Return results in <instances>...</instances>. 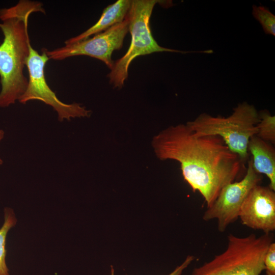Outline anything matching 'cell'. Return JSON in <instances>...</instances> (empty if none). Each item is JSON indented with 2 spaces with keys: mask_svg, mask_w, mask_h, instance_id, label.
Returning a JSON list of instances; mask_svg holds the SVG:
<instances>
[{
  "mask_svg": "<svg viewBox=\"0 0 275 275\" xmlns=\"http://www.w3.org/2000/svg\"><path fill=\"white\" fill-rule=\"evenodd\" d=\"M262 179V175L253 168L251 159L248 160V167L242 178L227 184L222 189L213 203L207 208L203 215V219L209 221L216 219L218 231L225 232L230 224L239 218L241 206L246 196Z\"/></svg>",
  "mask_w": 275,
  "mask_h": 275,
  "instance_id": "ba28073f",
  "label": "cell"
},
{
  "mask_svg": "<svg viewBox=\"0 0 275 275\" xmlns=\"http://www.w3.org/2000/svg\"><path fill=\"white\" fill-rule=\"evenodd\" d=\"M257 136L272 145L275 143V117L267 110L259 112Z\"/></svg>",
  "mask_w": 275,
  "mask_h": 275,
  "instance_id": "4fadbf2b",
  "label": "cell"
},
{
  "mask_svg": "<svg viewBox=\"0 0 275 275\" xmlns=\"http://www.w3.org/2000/svg\"><path fill=\"white\" fill-rule=\"evenodd\" d=\"M266 275H275V243L269 245L264 260Z\"/></svg>",
  "mask_w": 275,
  "mask_h": 275,
  "instance_id": "9a60e30c",
  "label": "cell"
},
{
  "mask_svg": "<svg viewBox=\"0 0 275 275\" xmlns=\"http://www.w3.org/2000/svg\"><path fill=\"white\" fill-rule=\"evenodd\" d=\"M128 25L126 15L122 22L92 38L65 44L52 50L43 49L49 59L62 60L73 56H87L102 61L111 70L114 63L112 59V53L122 48L124 39L128 32Z\"/></svg>",
  "mask_w": 275,
  "mask_h": 275,
  "instance_id": "52a82bcc",
  "label": "cell"
},
{
  "mask_svg": "<svg viewBox=\"0 0 275 275\" xmlns=\"http://www.w3.org/2000/svg\"><path fill=\"white\" fill-rule=\"evenodd\" d=\"M239 217L242 224L254 230L270 233L275 230V192L269 187L254 186L241 206Z\"/></svg>",
  "mask_w": 275,
  "mask_h": 275,
  "instance_id": "9c48e42d",
  "label": "cell"
},
{
  "mask_svg": "<svg viewBox=\"0 0 275 275\" xmlns=\"http://www.w3.org/2000/svg\"><path fill=\"white\" fill-rule=\"evenodd\" d=\"M259 121L256 107L243 102L234 107L228 117L203 113L186 124L197 134L221 137L230 150L245 163L249 160L248 144L251 138L257 134Z\"/></svg>",
  "mask_w": 275,
  "mask_h": 275,
  "instance_id": "277c9868",
  "label": "cell"
},
{
  "mask_svg": "<svg viewBox=\"0 0 275 275\" xmlns=\"http://www.w3.org/2000/svg\"><path fill=\"white\" fill-rule=\"evenodd\" d=\"M273 241L271 233L245 237L230 234L226 250L195 268L190 275H260L265 270V254Z\"/></svg>",
  "mask_w": 275,
  "mask_h": 275,
  "instance_id": "3957f363",
  "label": "cell"
},
{
  "mask_svg": "<svg viewBox=\"0 0 275 275\" xmlns=\"http://www.w3.org/2000/svg\"><path fill=\"white\" fill-rule=\"evenodd\" d=\"M42 4L20 1L15 6L0 10V29L4 39L0 45V107L15 103L25 92L28 80L23 70L29 54L28 20L34 12L45 13Z\"/></svg>",
  "mask_w": 275,
  "mask_h": 275,
  "instance_id": "7a4b0ae2",
  "label": "cell"
},
{
  "mask_svg": "<svg viewBox=\"0 0 275 275\" xmlns=\"http://www.w3.org/2000/svg\"><path fill=\"white\" fill-rule=\"evenodd\" d=\"M252 14L261 24L265 34L275 36V15L267 7L254 5Z\"/></svg>",
  "mask_w": 275,
  "mask_h": 275,
  "instance_id": "5bb4252c",
  "label": "cell"
},
{
  "mask_svg": "<svg viewBox=\"0 0 275 275\" xmlns=\"http://www.w3.org/2000/svg\"><path fill=\"white\" fill-rule=\"evenodd\" d=\"M4 222L0 228V275H9L6 258V239L9 230L14 227L17 220L14 210L10 207L4 208Z\"/></svg>",
  "mask_w": 275,
  "mask_h": 275,
  "instance_id": "7c38bea8",
  "label": "cell"
},
{
  "mask_svg": "<svg viewBox=\"0 0 275 275\" xmlns=\"http://www.w3.org/2000/svg\"><path fill=\"white\" fill-rule=\"evenodd\" d=\"M194 259V256H187L184 261L168 275H181L183 270L190 264ZM111 275H115L114 269L112 266H111Z\"/></svg>",
  "mask_w": 275,
  "mask_h": 275,
  "instance_id": "2e32d148",
  "label": "cell"
},
{
  "mask_svg": "<svg viewBox=\"0 0 275 275\" xmlns=\"http://www.w3.org/2000/svg\"><path fill=\"white\" fill-rule=\"evenodd\" d=\"M273 146L255 135L250 139L248 150L252 156L251 159L254 170L267 177L269 187L275 191V150Z\"/></svg>",
  "mask_w": 275,
  "mask_h": 275,
  "instance_id": "30bf717a",
  "label": "cell"
},
{
  "mask_svg": "<svg viewBox=\"0 0 275 275\" xmlns=\"http://www.w3.org/2000/svg\"><path fill=\"white\" fill-rule=\"evenodd\" d=\"M4 136V132L3 130L0 129V141H1ZM3 160L0 158V165L2 164Z\"/></svg>",
  "mask_w": 275,
  "mask_h": 275,
  "instance_id": "e0dca14e",
  "label": "cell"
},
{
  "mask_svg": "<svg viewBox=\"0 0 275 275\" xmlns=\"http://www.w3.org/2000/svg\"><path fill=\"white\" fill-rule=\"evenodd\" d=\"M48 60L43 48L40 54L30 44L25 64L29 74L28 84L19 101L25 104L32 100L41 101L53 107L58 113L60 121L64 119L70 120L72 118L89 117L90 111L78 103L68 104L62 102L48 86L44 74L45 66Z\"/></svg>",
  "mask_w": 275,
  "mask_h": 275,
  "instance_id": "8992f818",
  "label": "cell"
},
{
  "mask_svg": "<svg viewBox=\"0 0 275 275\" xmlns=\"http://www.w3.org/2000/svg\"><path fill=\"white\" fill-rule=\"evenodd\" d=\"M157 157L180 164L184 180L199 191L207 204L214 202L222 189L245 174V163L217 135H198L186 124L171 126L153 138Z\"/></svg>",
  "mask_w": 275,
  "mask_h": 275,
  "instance_id": "6da1fadb",
  "label": "cell"
},
{
  "mask_svg": "<svg viewBox=\"0 0 275 275\" xmlns=\"http://www.w3.org/2000/svg\"><path fill=\"white\" fill-rule=\"evenodd\" d=\"M131 4L130 0H119L107 6L95 24L78 36L67 40L65 44H71L87 39L92 35L100 33L122 22L130 9Z\"/></svg>",
  "mask_w": 275,
  "mask_h": 275,
  "instance_id": "8fae6325",
  "label": "cell"
},
{
  "mask_svg": "<svg viewBox=\"0 0 275 275\" xmlns=\"http://www.w3.org/2000/svg\"><path fill=\"white\" fill-rule=\"evenodd\" d=\"M157 0H133L127 14L128 31L131 36L126 53L114 63L108 74L109 82L114 88H121L128 75L131 62L136 57L157 52L211 53V50L184 51L160 46L153 38L150 29V17Z\"/></svg>",
  "mask_w": 275,
  "mask_h": 275,
  "instance_id": "5b68a950",
  "label": "cell"
}]
</instances>
